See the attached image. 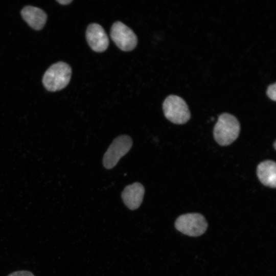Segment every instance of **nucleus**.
<instances>
[{"mask_svg":"<svg viewBox=\"0 0 276 276\" xmlns=\"http://www.w3.org/2000/svg\"><path fill=\"white\" fill-rule=\"evenodd\" d=\"M163 109L165 117L174 124H184L190 118L187 104L182 98L177 95L168 96L163 103Z\"/></svg>","mask_w":276,"mask_h":276,"instance_id":"7ed1b4c3","label":"nucleus"},{"mask_svg":"<svg viewBox=\"0 0 276 276\" xmlns=\"http://www.w3.org/2000/svg\"><path fill=\"white\" fill-rule=\"evenodd\" d=\"M86 38L91 49L97 52L105 51L109 44V39L103 27L96 23L89 25L86 31Z\"/></svg>","mask_w":276,"mask_h":276,"instance_id":"0eeeda50","label":"nucleus"},{"mask_svg":"<svg viewBox=\"0 0 276 276\" xmlns=\"http://www.w3.org/2000/svg\"><path fill=\"white\" fill-rule=\"evenodd\" d=\"M257 174L263 185L273 188L276 187V164L274 161L267 160L260 163Z\"/></svg>","mask_w":276,"mask_h":276,"instance_id":"9d476101","label":"nucleus"},{"mask_svg":"<svg viewBox=\"0 0 276 276\" xmlns=\"http://www.w3.org/2000/svg\"><path fill=\"white\" fill-rule=\"evenodd\" d=\"M145 193L144 186L139 182H134L126 186L121 197L124 204L130 210L137 209L141 204Z\"/></svg>","mask_w":276,"mask_h":276,"instance_id":"6e6552de","label":"nucleus"},{"mask_svg":"<svg viewBox=\"0 0 276 276\" xmlns=\"http://www.w3.org/2000/svg\"><path fill=\"white\" fill-rule=\"evenodd\" d=\"M23 19L33 29L40 30L44 27L47 15L42 9L31 6L25 7L21 11Z\"/></svg>","mask_w":276,"mask_h":276,"instance_id":"1a4fd4ad","label":"nucleus"},{"mask_svg":"<svg viewBox=\"0 0 276 276\" xmlns=\"http://www.w3.org/2000/svg\"><path fill=\"white\" fill-rule=\"evenodd\" d=\"M72 75L70 66L64 62H58L51 65L42 78L44 87L50 91L62 89L68 84Z\"/></svg>","mask_w":276,"mask_h":276,"instance_id":"f03ea898","label":"nucleus"},{"mask_svg":"<svg viewBox=\"0 0 276 276\" xmlns=\"http://www.w3.org/2000/svg\"><path fill=\"white\" fill-rule=\"evenodd\" d=\"M175 226L177 230L185 235L197 237L206 231L208 223L204 216L199 213H188L177 218Z\"/></svg>","mask_w":276,"mask_h":276,"instance_id":"20e7f679","label":"nucleus"},{"mask_svg":"<svg viewBox=\"0 0 276 276\" xmlns=\"http://www.w3.org/2000/svg\"><path fill=\"white\" fill-rule=\"evenodd\" d=\"M7 276H35L33 273L27 270H19L14 271Z\"/></svg>","mask_w":276,"mask_h":276,"instance_id":"f8f14e48","label":"nucleus"},{"mask_svg":"<svg viewBox=\"0 0 276 276\" xmlns=\"http://www.w3.org/2000/svg\"><path fill=\"white\" fill-rule=\"evenodd\" d=\"M266 94L268 97L273 101L276 100V83L270 84L267 89Z\"/></svg>","mask_w":276,"mask_h":276,"instance_id":"9b49d317","label":"nucleus"},{"mask_svg":"<svg viewBox=\"0 0 276 276\" xmlns=\"http://www.w3.org/2000/svg\"><path fill=\"white\" fill-rule=\"evenodd\" d=\"M58 3L61 5H68L72 2V0H57Z\"/></svg>","mask_w":276,"mask_h":276,"instance_id":"ddd939ff","label":"nucleus"},{"mask_svg":"<svg viewBox=\"0 0 276 276\" xmlns=\"http://www.w3.org/2000/svg\"><path fill=\"white\" fill-rule=\"evenodd\" d=\"M132 145V139L127 135H120L114 139L104 155V167L107 169L113 168L130 150Z\"/></svg>","mask_w":276,"mask_h":276,"instance_id":"39448f33","label":"nucleus"},{"mask_svg":"<svg viewBox=\"0 0 276 276\" xmlns=\"http://www.w3.org/2000/svg\"><path fill=\"white\" fill-rule=\"evenodd\" d=\"M110 37L116 45L124 51L133 50L137 43V38L134 32L119 21H116L112 25Z\"/></svg>","mask_w":276,"mask_h":276,"instance_id":"423d86ee","label":"nucleus"},{"mask_svg":"<svg viewBox=\"0 0 276 276\" xmlns=\"http://www.w3.org/2000/svg\"><path fill=\"white\" fill-rule=\"evenodd\" d=\"M240 131V123L237 119L228 113L220 114L213 131L216 141L221 146H227L235 141Z\"/></svg>","mask_w":276,"mask_h":276,"instance_id":"f257e3e1","label":"nucleus"},{"mask_svg":"<svg viewBox=\"0 0 276 276\" xmlns=\"http://www.w3.org/2000/svg\"><path fill=\"white\" fill-rule=\"evenodd\" d=\"M273 147H274V148L275 149H276V142H275V141L273 143Z\"/></svg>","mask_w":276,"mask_h":276,"instance_id":"4468645a","label":"nucleus"}]
</instances>
